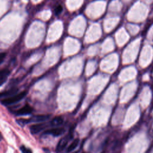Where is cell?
Here are the masks:
<instances>
[{
    "instance_id": "52a82bcc",
    "label": "cell",
    "mask_w": 153,
    "mask_h": 153,
    "mask_svg": "<svg viewBox=\"0 0 153 153\" xmlns=\"http://www.w3.org/2000/svg\"><path fill=\"white\" fill-rule=\"evenodd\" d=\"M10 71L8 69H3L0 70V86H1L7 79L8 76L10 75Z\"/></svg>"
},
{
    "instance_id": "8fae6325",
    "label": "cell",
    "mask_w": 153,
    "mask_h": 153,
    "mask_svg": "<svg viewBox=\"0 0 153 153\" xmlns=\"http://www.w3.org/2000/svg\"><path fill=\"white\" fill-rule=\"evenodd\" d=\"M62 10H63V7H62V6L61 5H59L56 8V9H55V11H54L55 14L57 15V16L59 15V14H60L62 13Z\"/></svg>"
},
{
    "instance_id": "7c38bea8",
    "label": "cell",
    "mask_w": 153,
    "mask_h": 153,
    "mask_svg": "<svg viewBox=\"0 0 153 153\" xmlns=\"http://www.w3.org/2000/svg\"><path fill=\"white\" fill-rule=\"evenodd\" d=\"M20 150L22 152L24 153H30L32 152V151L30 149H29V148H26L25 146H20Z\"/></svg>"
},
{
    "instance_id": "4fadbf2b",
    "label": "cell",
    "mask_w": 153,
    "mask_h": 153,
    "mask_svg": "<svg viewBox=\"0 0 153 153\" xmlns=\"http://www.w3.org/2000/svg\"><path fill=\"white\" fill-rule=\"evenodd\" d=\"M7 56V53L5 52H1L0 53V65L4 62V59H5V57Z\"/></svg>"
},
{
    "instance_id": "5b68a950",
    "label": "cell",
    "mask_w": 153,
    "mask_h": 153,
    "mask_svg": "<svg viewBox=\"0 0 153 153\" xmlns=\"http://www.w3.org/2000/svg\"><path fill=\"white\" fill-rule=\"evenodd\" d=\"M33 112V108L29 105H25L15 111L16 115H26L30 114Z\"/></svg>"
},
{
    "instance_id": "3957f363",
    "label": "cell",
    "mask_w": 153,
    "mask_h": 153,
    "mask_svg": "<svg viewBox=\"0 0 153 153\" xmlns=\"http://www.w3.org/2000/svg\"><path fill=\"white\" fill-rule=\"evenodd\" d=\"M72 138L71 134H68L66 136L62 137L59 142H58V144L56 146V152H61L67 146L69 141Z\"/></svg>"
},
{
    "instance_id": "ba28073f",
    "label": "cell",
    "mask_w": 153,
    "mask_h": 153,
    "mask_svg": "<svg viewBox=\"0 0 153 153\" xmlns=\"http://www.w3.org/2000/svg\"><path fill=\"white\" fill-rule=\"evenodd\" d=\"M63 123V119L60 116H57L54 117L50 122V125L52 127H58L62 125Z\"/></svg>"
},
{
    "instance_id": "5bb4252c",
    "label": "cell",
    "mask_w": 153,
    "mask_h": 153,
    "mask_svg": "<svg viewBox=\"0 0 153 153\" xmlns=\"http://www.w3.org/2000/svg\"><path fill=\"white\" fill-rule=\"evenodd\" d=\"M2 136L0 134V141L2 140Z\"/></svg>"
},
{
    "instance_id": "7a4b0ae2",
    "label": "cell",
    "mask_w": 153,
    "mask_h": 153,
    "mask_svg": "<svg viewBox=\"0 0 153 153\" xmlns=\"http://www.w3.org/2000/svg\"><path fill=\"white\" fill-rule=\"evenodd\" d=\"M26 95V92L24 91L20 92L19 93L10 96V97L3 99L1 101V103L4 105H5V106L10 105H12V104H14V103H16L19 102L20 100L23 99Z\"/></svg>"
},
{
    "instance_id": "30bf717a",
    "label": "cell",
    "mask_w": 153,
    "mask_h": 153,
    "mask_svg": "<svg viewBox=\"0 0 153 153\" xmlns=\"http://www.w3.org/2000/svg\"><path fill=\"white\" fill-rule=\"evenodd\" d=\"M79 140L78 138H76L72 142V143L68 146V148H67V152H71V151H73L74 149H76V148L78 146V144H79Z\"/></svg>"
},
{
    "instance_id": "277c9868",
    "label": "cell",
    "mask_w": 153,
    "mask_h": 153,
    "mask_svg": "<svg viewBox=\"0 0 153 153\" xmlns=\"http://www.w3.org/2000/svg\"><path fill=\"white\" fill-rule=\"evenodd\" d=\"M65 131V129L63 127H55L51 129H47L43 132L44 134H49L55 137L60 136L62 135Z\"/></svg>"
},
{
    "instance_id": "9c48e42d",
    "label": "cell",
    "mask_w": 153,
    "mask_h": 153,
    "mask_svg": "<svg viewBox=\"0 0 153 153\" xmlns=\"http://www.w3.org/2000/svg\"><path fill=\"white\" fill-rule=\"evenodd\" d=\"M18 89L17 88H13L10 90H6L3 92H0V97H5V96H10L13 94H15L16 93Z\"/></svg>"
},
{
    "instance_id": "6da1fadb",
    "label": "cell",
    "mask_w": 153,
    "mask_h": 153,
    "mask_svg": "<svg viewBox=\"0 0 153 153\" xmlns=\"http://www.w3.org/2000/svg\"><path fill=\"white\" fill-rule=\"evenodd\" d=\"M50 118V115L45 114H39L32 116V117L27 119H19L17 120V123L20 126H24L26 124L30 123H40L44 122Z\"/></svg>"
},
{
    "instance_id": "8992f818",
    "label": "cell",
    "mask_w": 153,
    "mask_h": 153,
    "mask_svg": "<svg viewBox=\"0 0 153 153\" xmlns=\"http://www.w3.org/2000/svg\"><path fill=\"white\" fill-rule=\"evenodd\" d=\"M47 125L45 123H38L33 124L30 127V131L32 134H35L39 133L47 127Z\"/></svg>"
}]
</instances>
